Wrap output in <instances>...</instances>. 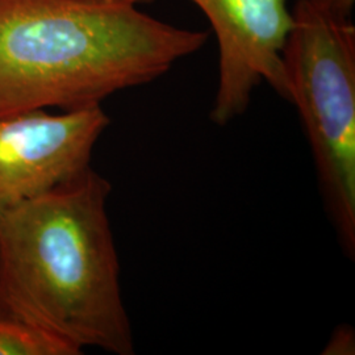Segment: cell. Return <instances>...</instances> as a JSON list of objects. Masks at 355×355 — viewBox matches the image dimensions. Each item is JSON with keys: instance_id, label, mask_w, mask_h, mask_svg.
<instances>
[{"instance_id": "1", "label": "cell", "mask_w": 355, "mask_h": 355, "mask_svg": "<svg viewBox=\"0 0 355 355\" xmlns=\"http://www.w3.org/2000/svg\"><path fill=\"white\" fill-rule=\"evenodd\" d=\"M110 195L111 183L89 166L0 212V304L80 354L135 353Z\"/></svg>"}, {"instance_id": "2", "label": "cell", "mask_w": 355, "mask_h": 355, "mask_svg": "<svg viewBox=\"0 0 355 355\" xmlns=\"http://www.w3.org/2000/svg\"><path fill=\"white\" fill-rule=\"evenodd\" d=\"M208 37L128 0H0V116L102 105L165 76Z\"/></svg>"}, {"instance_id": "3", "label": "cell", "mask_w": 355, "mask_h": 355, "mask_svg": "<svg viewBox=\"0 0 355 355\" xmlns=\"http://www.w3.org/2000/svg\"><path fill=\"white\" fill-rule=\"evenodd\" d=\"M283 51L311 145L318 184L340 246L355 255V26L297 0Z\"/></svg>"}, {"instance_id": "4", "label": "cell", "mask_w": 355, "mask_h": 355, "mask_svg": "<svg viewBox=\"0 0 355 355\" xmlns=\"http://www.w3.org/2000/svg\"><path fill=\"white\" fill-rule=\"evenodd\" d=\"M133 4L154 0H128ZM209 20L218 44V85L211 120L227 125L248 110L261 83L290 101L283 51L292 26L288 0H190Z\"/></svg>"}, {"instance_id": "5", "label": "cell", "mask_w": 355, "mask_h": 355, "mask_svg": "<svg viewBox=\"0 0 355 355\" xmlns=\"http://www.w3.org/2000/svg\"><path fill=\"white\" fill-rule=\"evenodd\" d=\"M110 117L102 105L0 116V212L53 190L89 167Z\"/></svg>"}, {"instance_id": "6", "label": "cell", "mask_w": 355, "mask_h": 355, "mask_svg": "<svg viewBox=\"0 0 355 355\" xmlns=\"http://www.w3.org/2000/svg\"><path fill=\"white\" fill-rule=\"evenodd\" d=\"M0 355H80L69 343L0 304Z\"/></svg>"}, {"instance_id": "7", "label": "cell", "mask_w": 355, "mask_h": 355, "mask_svg": "<svg viewBox=\"0 0 355 355\" xmlns=\"http://www.w3.org/2000/svg\"><path fill=\"white\" fill-rule=\"evenodd\" d=\"M355 334L354 329L349 325H341L333 331L329 341L324 347L322 354L349 355L354 354Z\"/></svg>"}, {"instance_id": "8", "label": "cell", "mask_w": 355, "mask_h": 355, "mask_svg": "<svg viewBox=\"0 0 355 355\" xmlns=\"http://www.w3.org/2000/svg\"><path fill=\"white\" fill-rule=\"evenodd\" d=\"M315 7L338 19H352L355 0H309Z\"/></svg>"}]
</instances>
